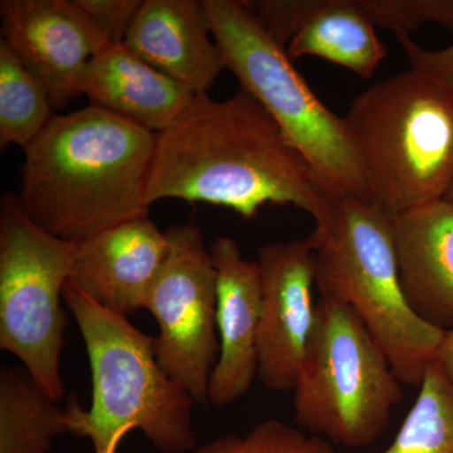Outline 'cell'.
Instances as JSON below:
<instances>
[{
	"mask_svg": "<svg viewBox=\"0 0 453 453\" xmlns=\"http://www.w3.org/2000/svg\"><path fill=\"white\" fill-rule=\"evenodd\" d=\"M208 203L252 219L266 204L294 205L315 223L335 198L252 95L226 100L196 95L177 120L157 134L146 202Z\"/></svg>",
	"mask_w": 453,
	"mask_h": 453,
	"instance_id": "cell-1",
	"label": "cell"
},
{
	"mask_svg": "<svg viewBox=\"0 0 453 453\" xmlns=\"http://www.w3.org/2000/svg\"><path fill=\"white\" fill-rule=\"evenodd\" d=\"M157 134L88 105L55 115L23 149L19 199L33 222L81 242L149 216V173Z\"/></svg>",
	"mask_w": 453,
	"mask_h": 453,
	"instance_id": "cell-2",
	"label": "cell"
},
{
	"mask_svg": "<svg viewBox=\"0 0 453 453\" xmlns=\"http://www.w3.org/2000/svg\"><path fill=\"white\" fill-rule=\"evenodd\" d=\"M64 301L79 325L92 377L88 410L73 396L68 401L71 434L88 437L95 453L118 452L122 438L134 429L163 453L196 449V401L157 363L153 336L71 282Z\"/></svg>",
	"mask_w": 453,
	"mask_h": 453,
	"instance_id": "cell-3",
	"label": "cell"
},
{
	"mask_svg": "<svg viewBox=\"0 0 453 453\" xmlns=\"http://www.w3.org/2000/svg\"><path fill=\"white\" fill-rule=\"evenodd\" d=\"M321 297L349 306L383 349L401 383L419 386L445 330L423 320L405 296L393 216L374 203L338 199L308 237Z\"/></svg>",
	"mask_w": 453,
	"mask_h": 453,
	"instance_id": "cell-4",
	"label": "cell"
},
{
	"mask_svg": "<svg viewBox=\"0 0 453 453\" xmlns=\"http://www.w3.org/2000/svg\"><path fill=\"white\" fill-rule=\"evenodd\" d=\"M342 127L369 201L390 216L441 201L453 186V92L417 71L354 98Z\"/></svg>",
	"mask_w": 453,
	"mask_h": 453,
	"instance_id": "cell-5",
	"label": "cell"
},
{
	"mask_svg": "<svg viewBox=\"0 0 453 453\" xmlns=\"http://www.w3.org/2000/svg\"><path fill=\"white\" fill-rule=\"evenodd\" d=\"M202 2L226 68L241 88L267 110L336 199L369 201L365 175L342 116L319 100L292 65L288 50L261 28L246 2Z\"/></svg>",
	"mask_w": 453,
	"mask_h": 453,
	"instance_id": "cell-6",
	"label": "cell"
},
{
	"mask_svg": "<svg viewBox=\"0 0 453 453\" xmlns=\"http://www.w3.org/2000/svg\"><path fill=\"white\" fill-rule=\"evenodd\" d=\"M401 384L356 312L320 296L318 321L294 389L297 425L339 445H372L403 398Z\"/></svg>",
	"mask_w": 453,
	"mask_h": 453,
	"instance_id": "cell-7",
	"label": "cell"
},
{
	"mask_svg": "<svg viewBox=\"0 0 453 453\" xmlns=\"http://www.w3.org/2000/svg\"><path fill=\"white\" fill-rule=\"evenodd\" d=\"M76 242L44 231L19 196L0 202V349L22 362L44 392L64 398L61 353L67 318L64 291Z\"/></svg>",
	"mask_w": 453,
	"mask_h": 453,
	"instance_id": "cell-8",
	"label": "cell"
},
{
	"mask_svg": "<svg viewBox=\"0 0 453 453\" xmlns=\"http://www.w3.org/2000/svg\"><path fill=\"white\" fill-rule=\"evenodd\" d=\"M165 234L168 257L145 303L159 327L155 356L163 371L204 405L219 356L217 270L198 226H170Z\"/></svg>",
	"mask_w": 453,
	"mask_h": 453,
	"instance_id": "cell-9",
	"label": "cell"
},
{
	"mask_svg": "<svg viewBox=\"0 0 453 453\" xmlns=\"http://www.w3.org/2000/svg\"><path fill=\"white\" fill-rule=\"evenodd\" d=\"M257 262L258 377L273 392H294L318 321L314 251L308 238L268 243L259 250Z\"/></svg>",
	"mask_w": 453,
	"mask_h": 453,
	"instance_id": "cell-10",
	"label": "cell"
},
{
	"mask_svg": "<svg viewBox=\"0 0 453 453\" xmlns=\"http://www.w3.org/2000/svg\"><path fill=\"white\" fill-rule=\"evenodd\" d=\"M2 38L61 110L81 96L80 77L109 41L74 0H2Z\"/></svg>",
	"mask_w": 453,
	"mask_h": 453,
	"instance_id": "cell-11",
	"label": "cell"
},
{
	"mask_svg": "<svg viewBox=\"0 0 453 453\" xmlns=\"http://www.w3.org/2000/svg\"><path fill=\"white\" fill-rule=\"evenodd\" d=\"M168 253L165 232L149 216L127 220L76 242L68 282L115 314H135Z\"/></svg>",
	"mask_w": 453,
	"mask_h": 453,
	"instance_id": "cell-12",
	"label": "cell"
},
{
	"mask_svg": "<svg viewBox=\"0 0 453 453\" xmlns=\"http://www.w3.org/2000/svg\"><path fill=\"white\" fill-rule=\"evenodd\" d=\"M210 251L217 270L219 356L208 402L223 408L246 395L258 375L261 270L257 261L243 258L234 238H217Z\"/></svg>",
	"mask_w": 453,
	"mask_h": 453,
	"instance_id": "cell-13",
	"label": "cell"
},
{
	"mask_svg": "<svg viewBox=\"0 0 453 453\" xmlns=\"http://www.w3.org/2000/svg\"><path fill=\"white\" fill-rule=\"evenodd\" d=\"M125 46L195 95H207L226 70L203 2L144 0Z\"/></svg>",
	"mask_w": 453,
	"mask_h": 453,
	"instance_id": "cell-14",
	"label": "cell"
},
{
	"mask_svg": "<svg viewBox=\"0 0 453 453\" xmlns=\"http://www.w3.org/2000/svg\"><path fill=\"white\" fill-rule=\"evenodd\" d=\"M396 258L408 303L423 320L453 326V204L446 199L393 216Z\"/></svg>",
	"mask_w": 453,
	"mask_h": 453,
	"instance_id": "cell-15",
	"label": "cell"
},
{
	"mask_svg": "<svg viewBox=\"0 0 453 453\" xmlns=\"http://www.w3.org/2000/svg\"><path fill=\"white\" fill-rule=\"evenodd\" d=\"M80 94L155 134L168 129L196 95L155 70L125 44H109L80 77Z\"/></svg>",
	"mask_w": 453,
	"mask_h": 453,
	"instance_id": "cell-16",
	"label": "cell"
},
{
	"mask_svg": "<svg viewBox=\"0 0 453 453\" xmlns=\"http://www.w3.org/2000/svg\"><path fill=\"white\" fill-rule=\"evenodd\" d=\"M286 50L291 59L318 57L362 79H371L388 53L357 0H323Z\"/></svg>",
	"mask_w": 453,
	"mask_h": 453,
	"instance_id": "cell-17",
	"label": "cell"
},
{
	"mask_svg": "<svg viewBox=\"0 0 453 453\" xmlns=\"http://www.w3.org/2000/svg\"><path fill=\"white\" fill-rule=\"evenodd\" d=\"M71 434L61 407L25 368L0 371V453H50L53 438Z\"/></svg>",
	"mask_w": 453,
	"mask_h": 453,
	"instance_id": "cell-18",
	"label": "cell"
},
{
	"mask_svg": "<svg viewBox=\"0 0 453 453\" xmlns=\"http://www.w3.org/2000/svg\"><path fill=\"white\" fill-rule=\"evenodd\" d=\"M46 86L0 40V148L26 149L56 113Z\"/></svg>",
	"mask_w": 453,
	"mask_h": 453,
	"instance_id": "cell-19",
	"label": "cell"
},
{
	"mask_svg": "<svg viewBox=\"0 0 453 453\" xmlns=\"http://www.w3.org/2000/svg\"><path fill=\"white\" fill-rule=\"evenodd\" d=\"M395 440L377 453H453V387L432 362Z\"/></svg>",
	"mask_w": 453,
	"mask_h": 453,
	"instance_id": "cell-20",
	"label": "cell"
},
{
	"mask_svg": "<svg viewBox=\"0 0 453 453\" xmlns=\"http://www.w3.org/2000/svg\"><path fill=\"white\" fill-rule=\"evenodd\" d=\"M193 453H336L329 441L276 419L258 423L244 436L216 438Z\"/></svg>",
	"mask_w": 453,
	"mask_h": 453,
	"instance_id": "cell-21",
	"label": "cell"
},
{
	"mask_svg": "<svg viewBox=\"0 0 453 453\" xmlns=\"http://www.w3.org/2000/svg\"><path fill=\"white\" fill-rule=\"evenodd\" d=\"M375 28L408 35L427 23L453 31V0H357Z\"/></svg>",
	"mask_w": 453,
	"mask_h": 453,
	"instance_id": "cell-22",
	"label": "cell"
},
{
	"mask_svg": "<svg viewBox=\"0 0 453 453\" xmlns=\"http://www.w3.org/2000/svg\"><path fill=\"white\" fill-rule=\"evenodd\" d=\"M321 3L323 0H252L246 5L261 28L286 50Z\"/></svg>",
	"mask_w": 453,
	"mask_h": 453,
	"instance_id": "cell-23",
	"label": "cell"
},
{
	"mask_svg": "<svg viewBox=\"0 0 453 453\" xmlns=\"http://www.w3.org/2000/svg\"><path fill=\"white\" fill-rule=\"evenodd\" d=\"M110 44H124L144 0H74Z\"/></svg>",
	"mask_w": 453,
	"mask_h": 453,
	"instance_id": "cell-24",
	"label": "cell"
},
{
	"mask_svg": "<svg viewBox=\"0 0 453 453\" xmlns=\"http://www.w3.org/2000/svg\"><path fill=\"white\" fill-rule=\"evenodd\" d=\"M395 37L403 47L413 71L426 74L453 92V43L443 50H428L419 47L411 35H398Z\"/></svg>",
	"mask_w": 453,
	"mask_h": 453,
	"instance_id": "cell-25",
	"label": "cell"
},
{
	"mask_svg": "<svg viewBox=\"0 0 453 453\" xmlns=\"http://www.w3.org/2000/svg\"><path fill=\"white\" fill-rule=\"evenodd\" d=\"M434 362L440 366L446 380L453 387V326L446 330L445 336L437 349Z\"/></svg>",
	"mask_w": 453,
	"mask_h": 453,
	"instance_id": "cell-26",
	"label": "cell"
},
{
	"mask_svg": "<svg viewBox=\"0 0 453 453\" xmlns=\"http://www.w3.org/2000/svg\"><path fill=\"white\" fill-rule=\"evenodd\" d=\"M445 199L453 204V186L451 187V189H449V195H447Z\"/></svg>",
	"mask_w": 453,
	"mask_h": 453,
	"instance_id": "cell-27",
	"label": "cell"
}]
</instances>
